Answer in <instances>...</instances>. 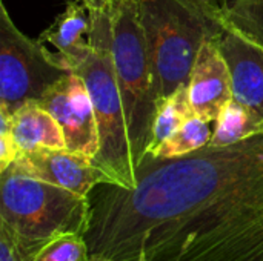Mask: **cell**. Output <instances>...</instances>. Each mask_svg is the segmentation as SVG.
Masks as SVG:
<instances>
[{
  "label": "cell",
  "instance_id": "1",
  "mask_svg": "<svg viewBox=\"0 0 263 261\" xmlns=\"http://www.w3.org/2000/svg\"><path fill=\"white\" fill-rule=\"evenodd\" d=\"M91 261H263V134L166 160L89 194Z\"/></svg>",
  "mask_w": 263,
  "mask_h": 261
},
{
  "label": "cell",
  "instance_id": "2",
  "mask_svg": "<svg viewBox=\"0 0 263 261\" xmlns=\"http://www.w3.org/2000/svg\"><path fill=\"white\" fill-rule=\"evenodd\" d=\"M159 98L190 82L202 45L216 40L227 20L220 6L200 0H137Z\"/></svg>",
  "mask_w": 263,
  "mask_h": 261
},
{
  "label": "cell",
  "instance_id": "3",
  "mask_svg": "<svg viewBox=\"0 0 263 261\" xmlns=\"http://www.w3.org/2000/svg\"><path fill=\"white\" fill-rule=\"evenodd\" d=\"M89 15L91 51L72 68V72L85 82L94 106L100 138L94 162L111 177L112 186L133 189L137 183V166L111 52V8Z\"/></svg>",
  "mask_w": 263,
  "mask_h": 261
},
{
  "label": "cell",
  "instance_id": "4",
  "mask_svg": "<svg viewBox=\"0 0 263 261\" xmlns=\"http://www.w3.org/2000/svg\"><path fill=\"white\" fill-rule=\"evenodd\" d=\"M111 52L125 108L133 157L139 169L148 155L160 98L140 25L137 0H116L112 3Z\"/></svg>",
  "mask_w": 263,
  "mask_h": 261
},
{
  "label": "cell",
  "instance_id": "5",
  "mask_svg": "<svg viewBox=\"0 0 263 261\" xmlns=\"http://www.w3.org/2000/svg\"><path fill=\"white\" fill-rule=\"evenodd\" d=\"M89 212V197L12 168L0 172V223L26 240L46 245L63 234L85 237Z\"/></svg>",
  "mask_w": 263,
  "mask_h": 261
},
{
  "label": "cell",
  "instance_id": "6",
  "mask_svg": "<svg viewBox=\"0 0 263 261\" xmlns=\"http://www.w3.org/2000/svg\"><path fill=\"white\" fill-rule=\"evenodd\" d=\"M68 74L62 55L25 35L0 3V111L12 114L28 102H39Z\"/></svg>",
  "mask_w": 263,
  "mask_h": 261
},
{
  "label": "cell",
  "instance_id": "7",
  "mask_svg": "<svg viewBox=\"0 0 263 261\" xmlns=\"http://www.w3.org/2000/svg\"><path fill=\"white\" fill-rule=\"evenodd\" d=\"M60 125L66 149L96 157L100 146L94 106L85 82L76 72L55 83L37 102Z\"/></svg>",
  "mask_w": 263,
  "mask_h": 261
},
{
  "label": "cell",
  "instance_id": "8",
  "mask_svg": "<svg viewBox=\"0 0 263 261\" xmlns=\"http://www.w3.org/2000/svg\"><path fill=\"white\" fill-rule=\"evenodd\" d=\"M25 175L65 188L82 197L100 185H112L111 177L94 162L92 157L68 149H37L22 152L9 166Z\"/></svg>",
  "mask_w": 263,
  "mask_h": 261
},
{
  "label": "cell",
  "instance_id": "9",
  "mask_svg": "<svg viewBox=\"0 0 263 261\" xmlns=\"http://www.w3.org/2000/svg\"><path fill=\"white\" fill-rule=\"evenodd\" d=\"M188 89L196 115L210 123L216 122L222 109L234 98L230 66L216 40H206L202 45Z\"/></svg>",
  "mask_w": 263,
  "mask_h": 261
},
{
  "label": "cell",
  "instance_id": "10",
  "mask_svg": "<svg viewBox=\"0 0 263 261\" xmlns=\"http://www.w3.org/2000/svg\"><path fill=\"white\" fill-rule=\"evenodd\" d=\"M216 42L230 66L234 98L263 115V45L228 22Z\"/></svg>",
  "mask_w": 263,
  "mask_h": 261
},
{
  "label": "cell",
  "instance_id": "11",
  "mask_svg": "<svg viewBox=\"0 0 263 261\" xmlns=\"http://www.w3.org/2000/svg\"><path fill=\"white\" fill-rule=\"evenodd\" d=\"M89 31L91 15L85 3L82 0H68L63 12L40 34L39 40L54 45L72 72V68L85 60L91 51L89 40H85V35L89 37Z\"/></svg>",
  "mask_w": 263,
  "mask_h": 261
},
{
  "label": "cell",
  "instance_id": "12",
  "mask_svg": "<svg viewBox=\"0 0 263 261\" xmlns=\"http://www.w3.org/2000/svg\"><path fill=\"white\" fill-rule=\"evenodd\" d=\"M9 122L20 154L37 149H66L60 125L37 102H28L9 114Z\"/></svg>",
  "mask_w": 263,
  "mask_h": 261
},
{
  "label": "cell",
  "instance_id": "13",
  "mask_svg": "<svg viewBox=\"0 0 263 261\" xmlns=\"http://www.w3.org/2000/svg\"><path fill=\"white\" fill-rule=\"evenodd\" d=\"M214 123L213 137L208 145L211 148L230 146L263 134L262 114L236 98L222 109Z\"/></svg>",
  "mask_w": 263,
  "mask_h": 261
},
{
  "label": "cell",
  "instance_id": "14",
  "mask_svg": "<svg viewBox=\"0 0 263 261\" xmlns=\"http://www.w3.org/2000/svg\"><path fill=\"white\" fill-rule=\"evenodd\" d=\"M194 108L190 100L188 83L179 86L168 97L162 98L157 108V114L153 126V137L148 148V154L173 135L186 120L194 117Z\"/></svg>",
  "mask_w": 263,
  "mask_h": 261
},
{
  "label": "cell",
  "instance_id": "15",
  "mask_svg": "<svg viewBox=\"0 0 263 261\" xmlns=\"http://www.w3.org/2000/svg\"><path fill=\"white\" fill-rule=\"evenodd\" d=\"M213 131L210 122L194 115L186 120L173 135H170L165 142H162L157 148H154L146 157L156 160L177 158L191 152H196L210 145Z\"/></svg>",
  "mask_w": 263,
  "mask_h": 261
},
{
  "label": "cell",
  "instance_id": "16",
  "mask_svg": "<svg viewBox=\"0 0 263 261\" xmlns=\"http://www.w3.org/2000/svg\"><path fill=\"white\" fill-rule=\"evenodd\" d=\"M225 20L263 45V0H222Z\"/></svg>",
  "mask_w": 263,
  "mask_h": 261
},
{
  "label": "cell",
  "instance_id": "17",
  "mask_svg": "<svg viewBox=\"0 0 263 261\" xmlns=\"http://www.w3.org/2000/svg\"><path fill=\"white\" fill-rule=\"evenodd\" d=\"M34 261H91V254L83 235L63 234L48 242Z\"/></svg>",
  "mask_w": 263,
  "mask_h": 261
},
{
  "label": "cell",
  "instance_id": "18",
  "mask_svg": "<svg viewBox=\"0 0 263 261\" xmlns=\"http://www.w3.org/2000/svg\"><path fill=\"white\" fill-rule=\"evenodd\" d=\"M43 243L17 235L5 223H0V261H34Z\"/></svg>",
  "mask_w": 263,
  "mask_h": 261
},
{
  "label": "cell",
  "instance_id": "19",
  "mask_svg": "<svg viewBox=\"0 0 263 261\" xmlns=\"http://www.w3.org/2000/svg\"><path fill=\"white\" fill-rule=\"evenodd\" d=\"M20 157V149L11 132L9 114L0 111V172L6 171Z\"/></svg>",
  "mask_w": 263,
  "mask_h": 261
},
{
  "label": "cell",
  "instance_id": "20",
  "mask_svg": "<svg viewBox=\"0 0 263 261\" xmlns=\"http://www.w3.org/2000/svg\"><path fill=\"white\" fill-rule=\"evenodd\" d=\"M89 12H99L103 9H109L116 0H82Z\"/></svg>",
  "mask_w": 263,
  "mask_h": 261
},
{
  "label": "cell",
  "instance_id": "21",
  "mask_svg": "<svg viewBox=\"0 0 263 261\" xmlns=\"http://www.w3.org/2000/svg\"><path fill=\"white\" fill-rule=\"evenodd\" d=\"M200 2L208 3V5H217V6H220V3H222V0H200Z\"/></svg>",
  "mask_w": 263,
  "mask_h": 261
}]
</instances>
